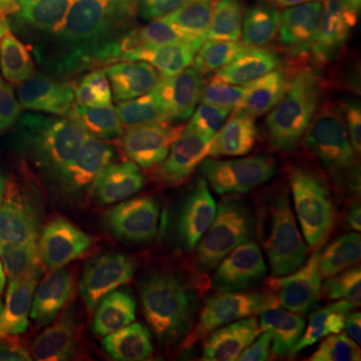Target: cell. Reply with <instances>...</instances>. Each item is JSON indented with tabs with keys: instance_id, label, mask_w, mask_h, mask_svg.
Segmentation results:
<instances>
[{
	"instance_id": "6da1fadb",
	"label": "cell",
	"mask_w": 361,
	"mask_h": 361,
	"mask_svg": "<svg viewBox=\"0 0 361 361\" xmlns=\"http://www.w3.org/2000/svg\"><path fill=\"white\" fill-rule=\"evenodd\" d=\"M0 257L20 317L68 341L109 317L137 281L104 185L37 121L0 153Z\"/></svg>"
},
{
	"instance_id": "7a4b0ae2",
	"label": "cell",
	"mask_w": 361,
	"mask_h": 361,
	"mask_svg": "<svg viewBox=\"0 0 361 361\" xmlns=\"http://www.w3.org/2000/svg\"><path fill=\"white\" fill-rule=\"evenodd\" d=\"M293 0H149L80 28L77 65L125 104L229 133L253 109Z\"/></svg>"
},
{
	"instance_id": "3957f363",
	"label": "cell",
	"mask_w": 361,
	"mask_h": 361,
	"mask_svg": "<svg viewBox=\"0 0 361 361\" xmlns=\"http://www.w3.org/2000/svg\"><path fill=\"white\" fill-rule=\"evenodd\" d=\"M229 133L269 165L361 169V0L289 4L257 101Z\"/></svg>"
},
{
	"instance_id": "277c9868",
	"label": "cell",
	"mask_w": 361,
	"mask_h": 361,
	"mask_svg": "<svg viewBox=\"0 0 361 361\" xmlns=\"http://www.w3.org/2000/svg\"><path fill=\"white\" fill-rule=\"evenodd\" d=\"M301 341L273 325L233 322L169 293H129L68 341V361H297Z\"/></svg>"
},
{
	"instance_id": "5b68a950",
	"label": "cell",
	"mask_w": 361,
	"mask_h": 361,
	"mask_svg": "<svg viewBox=\"0 0 361 361\" xmlns=\"http://www.w3.org/2000/svg\"><path fill=\"white\" fill-rule=\"evenodd\" d=\"M80 25L68 0H0V52L25 65L77 44Z\"/></svg>"
},
{
	"instance_id": "8992f818",
	"label": "cell",
	"mask_w": 361,
	"mask_h": 361,
	"mask_svg": "<svg viewBox=\"0 0 361 361\" xmlns=\"http://www.w3.org/2000/svg\"><path fill=\"white\" fill-rule=\"evenodd\" d=\"M28 121H37V116H32L25 80H20V65H13L0 52V153L16 141V133L25 129Z\"/></svg>"
},
{
	"instance_id": "52a82bcc",
	"label": "cell",
	"mask_w": 361,
	"mask_h": 361,
	"mask_svg": "<svg viewBox=\"0 0 361 361\" xmlns=\"http://www.w3.org/2000/svg\"><path fill=\"white\" fill-rule=\"evenodd\" d=\"M297 361H361V341L349 334L337 317H325V325L317 329V337L301 341Z\"/></svg>"
},
{
	"instance_id": "ba28073f",
	"label": "cell",
	"mask_w": 361,
	"mask_h": 361,
	"mask_svg": "<svg viewBox=\"0 0 361 361\" xmlns=\"http://www.w3.org/2000/svg\"><path fill=\"white\" fill-rule=\"evenodd\" d=\"M0 361H52L49 349L40 345V337H32L28 329L0 310Z\"/></svg>"
},
{
	"instance_id": "9c48e42d",
	"label": "cell",
	"mask_w": 361,
	"mask_h": 361,
	"mask_svg": "<svg viewBox=\"0 0 361 361\" xmlns=\"http://www.w3.org/2000/svg\"><path fill=\"white\" fill-rule=\"evenodd\" d=\"M137 4H149V0H68V8H73L80 28L101 25V20H109V16H116V13H129Z\"/></svg>"
},
{
	"instance_id": "30bf717a",
	"label": "cell",
	"mask_w": 361,
	"mask_h": 361,
	"mask_svg": "<svg viewBox=\"0 0 361 361\" xmlns=\"http://www.w3.org/2000/svg\"><path fill=\"white\" fill-rule=\"evenodd\" d=\"M329 317H337V322H341V325L349 329V334H353V337L361 341V289H357L353 297H345V301H341V305H337V310L329 313Z\"/></svg>"
}]
</instances>
